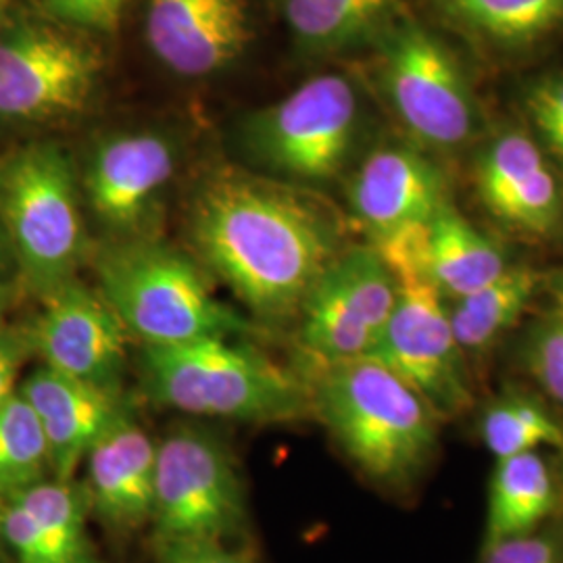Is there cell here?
I'll return each mask as SVG.
<instances>
[{
    "instance_id": "cell-1",
    "label": "cell",
    "mask_w": 563,
    "mask_h": 563,
    "mask_svg": "<svg viewBox=\"0 0 563 563\" xmlns=\"http://www.w3.org/2000/svg\"><path fill=\"white\" fill-rule=\"evenodd\" d=\"M192 225L205 262L269 322L299 316L341 255L339 228L320 202L292 186L242 174L228 172L202 188Z\"/></svg>"
},
{
    "instance_id": "cell-2",
    "label": "cell",
    "mask_w": 563,
    "mask_h": 563,
    "mask_svg": "<svg viewBox=\"0 0 563 563\" xmlns=\"http://www.w3.org/2000/svg\"><path fill=\"white\" fill-rule=\"evenodd\" d=\"M313 416L363 476L388 490L422 478L439 449L441 418L401 378L372 357L316 365Z\"/></svg>"
},
{
    "instance_id": "cell-3",
    "label": "cell",
    "mask_w": 563,
    "mask_h": 563,
    "mask_svg": "<svg viewBox=\"0 0 563 563\" xmlns=\"http://www.w3.org/2000/svg\"><path fill=\"white\" fill-rule=\"evenodd\" d=\"M141 363L148 399L184 413L246 423L313 416L309 378L230 336L144 346Z\"/></svg>"
},
{
    "instance_id": "cell-4",
    "label": "cell",
    "mask_w": 563,
    "mask_h": 563,
    "mask_svg": "<svg viewBox=\"0 0 563 563\" xmlns=\"http://www.w3.org/2000/svg\"><path fill=\"white\" fill-rule=\"evenodd\" d=\"M102 297L144 346L236 336L246 330L218 301L201 272L162 244L111 249L99 260Z\"/></svg>"
},
{
    "instance_id": "cell-5",
    "label": "cell",
    "mask_w": 563,
    "mask_h": 563,
    "mask_svg": "<svg viewBox=\"0 0 563 563\" xmlns=\"http://www.w3.org/2000/svg\"><path fill=\"white\" fill-rule=\"evenodd\" d=\"M246 520L241 474L225 444L197 428L157 443L151 523L157 544L230 539Z\"/></svg>"
},
{
    "instance_id": "cell-6",
    "label": "cell",
    "mask_w": 563,
    "mask_h": 563,
    "mask_svg": "<svg viewBox=\"0 0 563 563\" xmlns=\"http://www.w3.org/2000/svg\"><path fill=\"white\" fill-rule=\"evenodd\" d=\"M2 211L21 267L46 297L71 282L84 246L71 167L51 148H30L9 165Z\"/></svg>"
},
{
    "instance_id": "cell-7",
    "label": "cell",
    "mask_w": 563,
    "mask_h": 563,
    "mask_svg": "<svg viewBox=\"0 0 563 563\" xmlns=\"http://www.w3.org/2000/svg\"><path fill=\"white\" fill-rule=\"evenodd\" d=\"M357 128L353 84L325 74L249 121L246 144L257 162L290 180L328 181L349 162Z\"/></svg>"
},
{
    "instance_id": "cell-8",
    "label": "cell",
    "mask_w": 563,
    "mask_h": 563,
    "mask_svg": "<svg viewBox=\"0 0 563 563\" xmlns=\"http://www.w3.org/2000/svg\"><path fill=\"white\" fill-rule=\"evenodd\" d=\"M383 86L397 118L416 141L455 151L478 130V104L462 63L416 21L384 36Z\"/></svg>"
},
{
    "instance_id": "cell-9",
    "label": "cell",
    "mask_w": 563,
    "mask_h": 563,
    "mask_svg": "<svg viewBox=\"0 0 563 563\" xmlns=\"http://www.w3.org/2000/svg\"><path fill=\"white\" fill-rule=\"evenodd\" d=\"M383 336L367 355L409 384L441 420L465 413L474 395L446 301L430 282L407 276Z\"/></svg>"
},
{
    "instance_id": "cell-10",
    "label": "cell",
    "mask_w": 563,
    "mask_h": 563,
    "mask_svg": "<svg viewBox=\"0 0 563 563\" xmlns=\"http://www.w3.org/2000/svg\"><path fill=\"white\" fill-rule=\"evenodd\" d=\"M397 295V280L374 246L341 253L299 313V341L313 367L367 357L383 336Z\"/></svg>"
},
{
    "instance_id": "cell-11",
    "label": "cell",
    "mask_w": 563,
    "mask_h": 563,
    "mask_svg": "<svg viewBox=\"0 0 563 563\" xmlns=\"http://www.w3.org/2000/svg\"><path fill=\"white\" fill-rule=\"evenodd\" d=\"M101 55L51 27L21 25L0 36V118L63 120L84 111Z\"/></svg>"
},
{
    "instance_id": "cell-12",
    "label": "cell",
    "mask_w": 563,
    "mask_h": 563,
    "mask_svg": "<svg viewBox=\"0 0 563 563\" xmlns=\"http://www.w3.org/2000/svg\"><path fill=\"white\" fill-rule=\"evenodd\" d=\"M128 330L113 307L78 282L46 297L32 336L44 365L65 376L104 388H120Z\"/></svg>"
},
{
    "instance_id": "cell-13",
    "label": "cell",
    "mask_w": 563,
    "mask_h": 563,
    "mask_svg": "<svg viewBox=\"0 0 563 563\" xmlns=\"http://www.w3.org/2000/svg\"><path fill=\"white\" fill-rule=\"evenodd\" d=\"M476 192L493 218L528 236H549L563 218L562 186L541 144L523 130H505L481 151Z\"/></svg>"
},
{
    "instance_id": "cell-14",
    "label": "cell",
    "mask_w": 563,
    "mask_h": 563,
    "mask_svg": "<svg viewBox=\"0 0 563 563\" xmlns=\"http://www.w3.org/2000/svg\"><path fill=\"white\" fill-rule=\"evenodd\" d=\"M146 41L174 74L211 76L251 41L246 0H148Z\"/></svg>"
},
{
    "instance_id": "cell-15",
    "label": "cell",
    "mask_w": 563,
    "mask_h": 563,
    "mask_svg": "<svg viewBox=\"0 0 563 563\" xmlns=\"http://www.w3.org/2000/svg\"><path fill=\"white\" fill-rule=\"evenodd\" d=\"M446 201L443 169L401 144L367 155L349 186L351 211L374 241L428 222Z\"/></svg>"
},
{
    "instance_id": "cell-16",
    "label": "cell",
    "mask_w": 563,
    "mask_h": 563,
    "mask_svg": "<svg viewBox=\"0 0 563 563\" xmlns=\"http://www.w3.org/2000/svg\"><path fill=\"white\" fill-rule=\"evenodd\" d=\"M20 393L41 420L57 481H74L88 451L130 411L120 388L84 383L46 365L25 378Z\"/></svg>"
},
{
    "instance_id": "cell-17",
    "label": "cell",
    "mask_w": 563,
    "mask_h": 563,
    "mask_svg": "<svg viewBox=\"0 0 563 563\" xmlns=\"http://www.w3.org/2000/svg\"><path fill=\"white\" fill-rule=\"evenodd\" d=\"M90 516L84 484L46 478L4 501L0 537L18 563H102L88 534Z\"/></svg>"
},
{
    "instance_id": "cell-18",
    "label": "cell",
    "mask_w": 563,
    "mask_h": 563,
    "mask_svg": "<svg viewBox=\"0 0 563 563\" xmlns=\"http://www.w3.org/2000/svg\"><path fill=\"white\" fill-rule=\"evenodd\" d=\"M84 488L90 514L109 530L130 532L151 522L157 443L134 420L121 416L88 451Z\"/></svg>"
},
{
    "instance_id": "cell-19",
    "label": "cell",
    "mask_w": 563,
    "mask_h": 563,
    "mask_svg": "<svg viewBox=\"0 0 563 563\" xmlns=\"http://www.w3.org/2000/svg\"><path fill=\"white\" fill-rule=\"evenodd\" d=\"M174 144L162 134H121L102 142L86 172V192L102 222H139L176 169Z\"/></svg>"
},
{
    "instance_id": "cell-20",
    "label": "cell",
    "mask_w": 563,
    "mask_h": 563,
    "mask_svg": "<svg viewBox=\"0 0 563 563\" xmlns=\"http://www.w3.org/2000/svg\"><path fill=\"white\" fill-rule=\"evenodd\" d=\"M449 30L478 46L516 55L563 32V0H428Z\"/></svg>"
},
{
    "instance_id": "cell-21",
    "label": "cell",
    "mask_w": 563,
    "mask_h": 563,
    "mask_svg": "<svg viewBox=\"0 0 563 563\" xmlns=\"http://www.w3.org/2000/svg\"><path fill=\"white\" fill-rule=\"evenodd\" d=\"M504 251L451 205L423 223L422 278L446 299H460L501 276Z\"/></svg>"
},
{
    "instance_id": "cell-22",
    "label": "cell",
    "mask_w": 563,
    "mask_h": 563,
    "mask_svg": "<svg viewBox=\"0 0 563 563\" xmlns=\"http://www.w3.org/2000/svg\"><path fill=\"white\" fill-rule=\"evenodd\" d=\"M558 488L534 451L497 462L488 490L486 547L530 534L555 509Z\"/></svg>"
},
{
    "instance_id": "cell-23",
    "label": "cell",
    "mask_w": 563,
    "mask_h": 563,
    "mask_svg": "<svg viewBox=\"0 0 563 563\" xmlns=\"http://www.w3.org/2000/svg\"><path fill=\"white\" fill-rule=\"evenodd\" d=\"M541 286V274L528 265H507L483 288L463 295L449 309V320L463 353H484L520 322Z\"/></svg>"
},
{
    "instance_id": "cell-24",
    "label": "cell",
    "mask_w": 563,
    "mask_h": 563,
    "mask_svg": "<svg viewBox=\"0 0 563 563\" xmlns=\"http://www.w3.org/2000/svg\"><path fill=\"white\" fill-rule=\"evenodd\" d=\"M397 0H282L284 20L309 53H336L388 23Z\"/></svg>"
},
{
    "instance_id": "cell-25",
    "label": "cell",
    "mask_w": 563,
    "mask_h": 563,
    "mask_svg": "<svg viewBox=\"0 0 563 563\" xmlns=\"http://www.w3.org/2000/svg\"><path fill=\"white\" fill-rule=\"evenodd\" d=\"M51 474L41 420L20 390L0 407V499L7 501Z\"/></svg>"
},
{
    "instance_id": "cell-26",
    "label": "cell",
    "mask_w": 563,
    "mask_h": 563,
    "mask_svg": "<svg viewBox=\"0 0 563 563\" xmlns=\"http://www.w3.org/2000/svg\"><path fill=\"white\" fill-rule=\"evenodd\" d=\"M481 437L499 462L511 455L537 451L543 444L560 449L563 426L547 411L543 402L511 390L484 409Z\"/></svg>"
},
{
    "instance_id": "cell-27",
    "label": "cell",
    "mask_w": 563,
    "mask_h": 563,
    "mask_svg": "<svg viewBox=\"0 0 563 563\" xmlns=\"http://www.w3.org/2000/svg\"><path fill=\"white\" fill-rule=\"evenodd\" d=\"M523 365L544 393L563 407V313L534 323L523 341Z\"/></svg>"
},
{
    "instance_id": "cell-28",
    "label": "cell",
    "mask_w": 563,
    "mask_h": 563,
    "mask_svg": "<svg viewBox=\"0 0 563 563\" xmlns=\"http://www.w3.org/2000/svg\"><path fill=\"white\" fill-rule=\"evenodd\" d=\"M523 111L541 148L563 169V71L530 81L523 90Z\"/></svg>"
},
{
    "instance_id": "cell-29",
    "label": "cell",
    "mask_w": 563,
    "mask_h": 563,
    "mask_svg": "<svg viewBox=\"0 0 563 563\" xmlns=\"http://www.w3.org/2000/svg\"><path fill=\"white\" fill-rule=\"evenodd\" d=\"M162 563H257L249 547H228L222 539L159 544Z\"/></svg>"
},
{
    "instance_id": "cell-30",
    "label": "cell",
    "mask_w": 563,
    "mask_h": 563,
    "mask_svg": "<svg viewBox=\"0 0 563 563\" xmlns=\"http://www.w3.org/2000/svg\"><path fill=\"white\" fill-rule=\"evenodd\" d=\"M484 563H563L562 544L549 534H523L486 547Z\"/></svg>"
},
{
    "instance_id": "cell-31",
    "label": "cell",
    "mask_w": 563,
    "mask_h": 563,
    "mask_svg": "<svg viewBox=\"0 0 563 563\" xmlns=\"http://www.w3.org/2000/svg\"><path fill=\"white\" fill-rule=\"evenodd\" d=\"M63 20L99 32H113L120 25L125 0H46Z\"/></svg>"
},
{
    "instance_id": "cell-32",
    "label": "cell",
    "mask_w": 563,
    "mask_h": 563,
    "mask_svg": "<svg viewBox=\"0 0 563 563\" xmlns=\"http://www.w3.org/2000/svg\"><path fill=\"white\" fill-rule=\"evenodd\" d=\"M32 346L18 334L0 332V407L18 393L21 365Z\"/></svg>"
},
{
    "instance_id": "cell-33",
    "label": "cell",
    "mask_w": 563,
    "mask_h": 563,
    "mask_svg": "<svg viewBox=\"0 0 563 563\" xmlns=\"http://www.w3.org/2000/svg\"><path fill=\"white\" fill-rule=\"evenodd\" d=\"M549 288H551L555 301L560 305V311L563 313V269L555 272V274L549 278Z\"/></svg>"
},
{
    "instance_id": "cell-34",
    "label": "cell",
    "mask_w": 563,
    "mask_h": 563,
    "mask_svg": "<svg viewBox=\"0 0 563 563\" xmlns=\"http://www.w3.org/2000/svg\"><path fill=\"white\" fill-rule=\"evenodd\" d=\"M2 313H4V295L0 290V325H2ZM2 332V330H0Z\"/></svg>"
},
{
    "instance_id": "cell-35",
    "label": "cell",
    "mask_w": 563,
    "mask_h": 563,
    "mask_svg": "<svg viewBox=\"0 0 563 563\" xmlns=\"http://www.w3.org/2000/svg\"><path fill=\"white\" fill-rule=\"evenodd\" d=\"M560 451H562V483H563V444L560 446Z\"/></svg>"
},
{
    "instance_id": "cell-36",
    "label": "cell",
    "mask_w": 563,
    "mask_h": 563,
    "mask_svg": "<svg viewBox=\"0 0 563 563\" xmlns=\"http://www.w3.org/2000/svg\"><path fill=\"white\" fill-rule=\"evenodd\" d=\"M2 505H4V501H2V499H0V516H2Z\"/></svg>"
}]
</instances>
